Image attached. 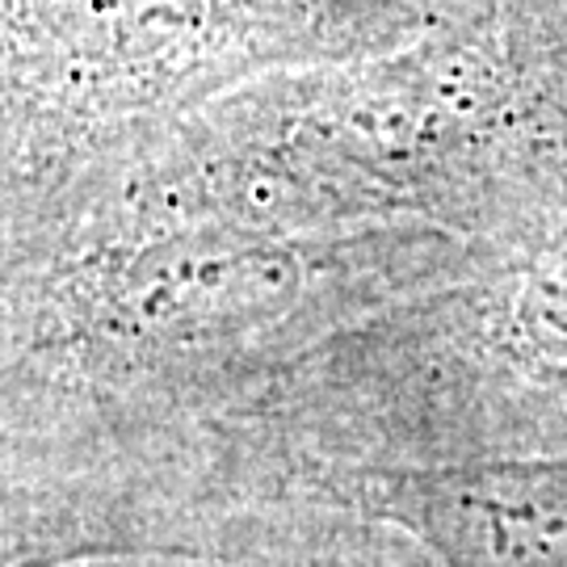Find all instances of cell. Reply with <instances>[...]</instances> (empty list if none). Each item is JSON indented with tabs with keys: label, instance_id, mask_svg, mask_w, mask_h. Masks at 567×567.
<instances>
[{
	"label": "cell",
	"instance_id": "cell-1",
	"mask_svg": "<svg viewBox=\"0 0 567 567\" xmlns=\"http://www.w3.org/2000/svg\"><path fill=\"white\" fill-rule=\"evenodd\" d=\"M215 0H0V224L215 102Z\"/></svg>",
	"mask_w": 567,
	"mask_h": 567
},
{
	"label": "cell",
	"instance_id": "cell-2",
	"mask_svg": "<svg viewBox=\"0 0 567 567\" xmlns=\"http://www.w3.org/2000/svg\"><path fill=\"white\" fill-rule=\"evenodd\" d=\"M126 559H203V550L168 526L164 505L0 484V567H93Z\"/></svg>",
	"mask_w": 567,
	"mask_h": 567
}]
</instances>
